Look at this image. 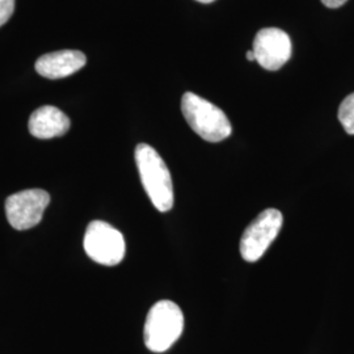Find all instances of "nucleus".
I'll list each match as a JSON object with an SVG mask.
<instances>
[{
  "instance_id": "1",
  "label": "nucleus",
  "mask_w": 354,
  "mask_h": 354,
  "mask_svg": "<svg viewBox=\"0 0 354 354\" xmlns=\"http://www.w3.org/2000/svg\"><path fill=\"white\" fill-rule=\"evenodd\" d=\"M136 162L142 185L152 205L165 213L174 207V185L169 169L162 156L150 145L140 143L136 149Z\"/></svg>"
},
{
  "instance_id": "2",
  "label": "nucleus",
  "mask_w": 354,
  "mask_h": 354,
  "mask_svg": "<svg viewBox=\"0 0 354 354\" xmlns=\"http://www.w3.org/2000/svg\"><path fill=\"white\" fill-rule=\"evenodd\" d=\"M184 329L181 308L172 301H159L149 311L143 337L153 353H163L178 340Z\"/></svg>"
},
{
  "instance_id": "3",
  "label": "nucleus",
  "mask_w": 354,
  "mask_h": 354,
  "mask_svg": "<svg viewBox=\"0 0 354 354\" xmlns=\"http://www.w3.org/2000/svg\"><path fill=\"white\" fill-rule=\"evenodd\" d=\"M181 111L189 127L207 142H221L232 133L231 122L222 109L201 96L187 92L181 99Z\"/></svg>"
},
{
  "instance_id": "4",
  "label": "nucleus",
  "mask_w": 354,
  "mask_h": 354,
  "mask_svg": "<svg viewBox=\"0 0 354 354\" xmlns=\"http://www.w3.org/2000/svg\"><path fill=\"white\" fill-rule=\"evenodd\" d=\"M84 250L89 259L102 266H118L127 252L122 234L104 221L91 222L84 235Z\"/></svg>"
},
{
  "instance_id": "5",
  "label": "nucleus",
  "mask_w": 354,
  "mask_h": 354,
  "mask_svg": "<svg viewBox=\"0 0 354 354\" xmlns=\"http://www.w3.org/2000/svg\"><path fill=\"white\" fill-rule=\"evenodd\" d=\"M282 223L283 216L277 209H266L261 212L243 232L241 257L248 263L259 261L269 245L279 236Z\"/></svg>"
},
{
  "instance_id": "6",
  "label": "nucleus",
  "mask_w": 354,
  "mask_h": 354,
  "mask_svg": "<svg viewBox=\"0 0 354 354\" xmlns=\"http://www.w3.org/2000/svg\"><path fill=\"white\" fill-rule=\"evenodd\" d=\"M50 203L46 190L26 189L10 196L6 201V215L15 230L24 231L37 226Z\"/></svg>"
},
{
  "instance_id": "7",
  "label": "nucleus",
  "mask_w": 354,
  "mask_h": 354,
  "mask_svg": "<svg viewBox=\"0 0 354 354\" xmlns=\"http://www.w3.org/2000/svg\"><path fill=\"white\" fill-rule=\"evenodd\" d=\"M256 62L268 71H277L290 59L292 46L288 33L279 28L259 30L253 41Z\"/></svg>"
},
{
  "instance_id": "8",
  "label": "nucleus",
  "mask_w": 354,
  "mask_h": 354,
  "mask_svg": "<svg viewBox=\"0 0 354 354\" xmlns=\"http://www.w3.org/2000/svg\"><path fill=\"white\" fill-rule=\"evenodd\" d=\"M87 64L86 55L79 50H59L39 57L36 71L51 80L62 79L75 74Z\"/></svg>"
},
{
  "instance_id": "9",
  "label": "nucleus",
  "mask_w": 354,
  "mask_h": 354,
  "mask_svg": "<svg viewBox=\"0 0 354 354\" xmlns=\"http://www.w3.org/2000/svg\"><path fill=\"white\" fill-rule=\"evenodd\" d=\"M71 127V121L66 114L51 105L38 108L29 117V131L38 140H50L66 134Z\"/></svg>"
},
{
  "instance_id": "10",
  "label": "nucleus",
  "mask_w": 354,
  "mask_h": 354,
  "mask_svg": "<svg viewBox=\"0 0 354 354\" xmlns=\"http://www.w3.org/2000/svg\"><path fill=\"white\" fill-rule=\"evenodd\" d=\"M339 121L342 122L344 130L354 136V93L346 96L339 108Z\"/></svg>"
},
{
  "instance_id": "11",
  "label": "nucleus",
  "mask_w": 354,
  "mask_h": 354,
  "mask_svg": "<svg viewBox=\"0 0 354 354\" xmlns=\"http://www.w3.org/2000/svg\"><path fill=\"white\" fill-rule=\"evenodd\" d=\"M15 11V0H0V26H4Z\"/></svg>"
},
{
  "instance_id": "12",
  "label": "nucleus",
  "mask_w": 354,
  "mask_h": 354,
  "mask_svg": "<svg viewBox=\"0 0 354 354\" xmlns=\"http://www.w3.org/2000/svg\"><path fill=\"white\" fill-rule=\"evenodd\" d=\"M348 0H322V3L328 8H339L344 6Z\"/></svg>"
},
{
  "instance_id": "13",
  "label": "nucleus",
  "mask_w": 354,
  "mask_h": 354,
  "mask_svg": "<svg viewBox=\"0 0 354 354\" xmlns=\"http://www.w3.org/2000/svg\"><path fill=\"white\" fill-rule=\"evenodd\" d=\"M247 59L248 61H251V62H253V61H256V58H254V54H253V51H247Z\"/></svg>"
},
{
  "instance_id": "14",
  "label": "nucleus",
  "mask_w": 354,
  "mask_h": 354,
  "mask_svg": "<svg viewBox=\"0 0 354 354\" xmlns=\"http://www.w3.org/2000/svg\"><path fill=\"white\" fill-rule=\"evenodd\" d=\"M197 1H201V3H212L214 0H197Z\"/></svg>"
}]
</instances>
